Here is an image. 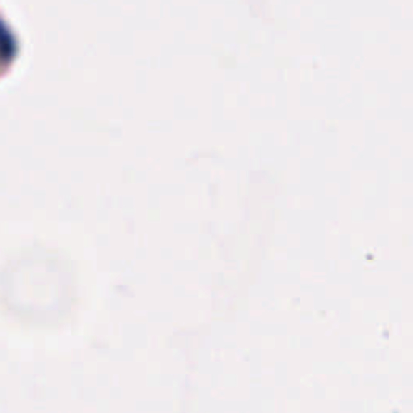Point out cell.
Listing matches in <instances>:
<instances>
[]
</instances>
